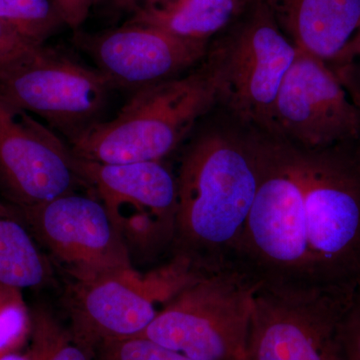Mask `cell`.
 I'll return each instance as SVG.
<instances>
[{
    "instance_id": "cell-21",
    "label": "cell",
    "mask_w": 360,
    "mask_h": 360,
    "mask_svg": "<svg viewBox=\"0 0 360 360\" xmlns=\"http://www.w3.org/2000/svg\"><path fill=\"white\" fill-rule=\"evenodd\" d=\"M341 341L345 359L360 360V279L355 284L352 300L343 317Z\"/></svg>"
},
{
    "instance_id": "cell-4",
    "label": "cell",
    "mask_w": 360,
    "mask_h": 360,
    "mask_svg": "<svg viewBox=\"0 0 360 360\" xmlns=\"http://www.w3.org/2000/svg\"><path fill=\"white\" fill-rule=\"evenodd\" d=\"M255 290L234 270L198 272L139 336L193 360H245Z\"/></svg>"
},
{
    "instance_id": "cell-11",
    "label": "cell",
    "mask_w": 360,
    "mask_h": 360,
    "mask_svg": "<svg viewBox=\"0 0 360 360\" xmlns=\"http://www.w3.org/2000/svg\"><path fill=\"white\" fill-rule=\"evenodd\" d=\"M86 184L70 146L27 111L0 97V195L16 207L41 205Z\"/></svg>"
},
{
    "instance_id": "cell-22",
    "label": "cell",
    "mask_w": 360,
    "mask_h": 360,
    "mask_svg": "<svg viewBox=\"0 0 360 360\" xmlns=\"http://www.w3.org/2000/svg\"><path fill=\"white\" fill-rule=\"evenodd\" d=\"M40 46L26 41L18 33L0 20V63H6Z\"/></svg>"
},
{
    "instance_id": "cell-19",
    "label": "cell",
    "mask_w": 360,
    "mask_h": 360,
    "mask_svg": "<svg viewBox=\"0 0 360 360\" xmlns=\"http://www.w3.org/2000/svg\"><path fill=\"white\" fill-rule=\"evenodd\" d=\"M32 333V314L22 291L0 288V354L20 352Z\"/></svg>"
},
{
    "instance_id": "cell-20",
    "label": "cell",
    "mask_w": 360,
    "mask_h": 360,
    "mask_svg": "<svg viewBox=\"0 0 360 360\" xmlns=\"http://www.w3.org/2000/svg\"><path fill=\"white\" fill-rule=\"evenodd\" d=\"M94 360H193L144 336L104 341L92 350Z\"/></svg>"
},
{
    "instance_id": "cell-6",
    "label": "cell",
    "mask_w": 360,
    "mask_h": 360,
    "mask_svg": "<svg viewBox=\"0 0 360 360\" xmlns=\"http://www.w3.org/2000/svg\"><path fill=\"white\" fill-rule=\"evenodd\" d=\"M354 288H257L245 360H347L341 326Z\"/></svg>"
},
{
    "instance_id": "cell-24",
    "label": "cell",
    "mask_w": 360,
    "mask_h": 360,
    "mask_svg": "<svg viewBox=\"0 0 360 360\" xmlns=\"http://www.w3.org/2000/svg\"><path fill=\"white\" fill-rule=\"evenodd\" d=\"M357 58H360V25L359 30L355 32L354 37L345 45L336 61L341 63V65H348Z\"/></svg>"
},
{
    "instance_id": "cell-26",
    "label": "cell",
    "mask_w": 360,
    "mask_h": 360,
    "mask_svg": "<svg viewBox=\"0 0 360 360\" xmlns=\"http://www.w3.org/2000/svg\"><path fill=\"white\" fill-rule=\"evenodd\" d=\"M0 360H28V357L20 352H4L0 354Z\"/></svg>"
},
{
    "instance_id": "cell-2",
    "label": "cell",
    "mask_w": 360,
    "mask_h": 360,
    "mask_svg": "<svg viewBox=\"0 0 360 360\" xmlns=\"http://www.w3.org/2000/svg\"><path fill=\"white\" fill-rule=\"evenodd\" d=\"M258 179L257 141L217 132L198 137L176 175L174 257L200 272L231 269Z\"/></svg>"
},
{
    "instance_id": "cell-25",
    "label": "cell",
    "mask_w": 360,
    "mask_h": 360,
    "mask_svg": "<svg viewBox=\"0 0 360 360\" xmlns=\"http://www.w3.org/2000/svg\"><path fill=\"white\" fill-rule=\"evenodd\" d=\"M116 11L124 13H136L143 6L146 0H110Z\"/></svg>"
},
{
    "instance_id": "cell-23",
    "label": "cell",
    "mask_w": 360,
    "mask_h": 360,
    "mask_svg": "<svg viewBox=\"0 0 360 360\" xmlns=\"http://www.w3.org/2000/svg\"><path fill=\"white\" fill-rule=\"evenodd\" d=\"M65 25L77 28L89 16L94 0H52Z\"/></svg>"
},
{
    "instance_id": "cell-14",
    "label": "cell",
    "mask_w": 360,
    "mask_h": 360,
    "mask_svg": "<svg viewBox=\"0 0 360 360\" xmlns=\"http://www.w3.org/2000/svg\"><path fill=\"white\" fill-rule=\"evenodd\" d=\"M296 49L336 60L360 25V0H260Z\"/></svg>"
},
{
    "instance_id": "cell-15",
    "label": "cell",
    "mask_w": 360,
    "mask_h": 360,
    "mask_svg": "<svg viewBox=\"0 0 360 360\" xmlns=\"http://www.w3.org/2000/svg\"><path fill=\"white\" fill-rule=\"evenodd\" d=\"M250 0H165L143 6L129 23L151 26L191 41L207 42L240 11Z\"/></svg>"
},
{
    "instance_id": "cell-8",
    "label": "cell",
    "mask_w": 360,
    "mask_h": 360,
    "mask_svg": "<svg viewBox=\"0 0 360 360\" xmlns=\"http://www.w3.org/2000/svg\"><path fill=\"white\" fill-rule=\"evenodd\" d=\"M85 184L94 187L131 252L172 251L177 212L176 175L162 160L106 165L77 158Z\"/></svg>"
},
{
    "instance_id": "cell-10",
    "label": "cell",
    "mask_w": 360,
    "mask_h": 360,
    "mask_svg": "<svg viewBox=\"0 0 360 360\" xmlns=\"http://www.w3.org/2000/svg\"><path fill=\"white\" fill-rule=\"evenodd\" d=\"M270 132L305 150L360 139V108L326 61L297 49L272 112Z\"/></svg>"
},
{
    "instance_id": "cell-3",
    "label": "cell",
    "mask_w": 360,
    "mask_h": 360,
    "mask_svg": "<svg viewBox=\"0 0 360 360\" xmlns=\"http://www.w3.org/2000/svg\"><path fill=\"white\" fill-rule=\"evenodd\" d=\"M220 53L184 77L135 91L113 120L71 139L80 160L122 165L162 160L175 150L220 96Z\"/></svg>"
},
{
    "instance_id": "cell-17",
    "label": "cell",
    "mask_w": 360,
    "mask_h": 360,
    "mask_svg": "<svg viewBox=\"0 0 360 360\" xmlns=\"http://www.w3.org/2000/svg\"><path fill=\"white\" fill-rule=\"evenodd\" d=\"M30 314L28 360H94L91 352L75 340L70 329L65 328L51 310L35 305Z\"/></svg>"
},
{
    "instance_id": "cell-5",
    "label": "cell",
    "mask_w": 360,
    "mask_h": 360,
    "mask_svg": "<svg viewBox=\"0 0 360 360\" xmlns=\"http://www.w3.org/2000/svg\"><path fill=\"white\" fill-rule=\"evenodd\" d=\"M110 80L44 45L0 63V97L44 118L70 141L101 122Z\"/></svg>"
},
{
    "instance_id": "cell-7",
    "label": "cell",
    "mask_w": 360,
    "mask_h": 360,
    "mask_svg": "<svg viewBox=\"0 0 360 360\" xmlns=\"http://www.w3.org/2000/svg\"><path fill=\"white\" fill-rule=\"evenodd\" d=\"M194 276L187 262L172 257L148 281L131 271L73 281L66 296L71 333L91 354L104 341L141 335L160 311L156 304L165 305Z\"/></svg>"
},
{
    "instance_id": "cell-13",
    "label": "cell",
    "mask_w": 360,
    "mask_h": 360,
    "mask_svg": "<svg viewBox=\"0 0 360 360\" xmlns=\"http://www.w3.org/2000/svg\"><path fill=\"white\" fill-rule=\"evenodd\" d=\"M80 44L113 89L134 91L177 77L206 52V42L179 39L158 28L129 22L82 37Z\"/></svg>"
},
{
    "instance_id": "cell-1",
    "label": "cell",
    "mask_w": 360,
    "mask_h": 360,
    "mask_svg": "<svg viewBox=\"0 0 360 360\" xmlns=\"http://www.w3.org/2000/svg\"><path fill=\"white\" fill-rule=\"evenodd\" d=\"M302 195L283 257L291 290L354 288L360 279V150L296 148Z\"/></svg>"
},
{
    "instance_id": "cell-27",
    "label": "cell",
    "mask_w": 360,
    "mask_h": 360,
    "mask_svg": "<svg viewBox=\"0 0 360 360\" xmlns=\"http://www.w3.org/2000/svg\"><path fill=\"white\" fill-rule=\"evenodd\" d=\"M161 1H165V0H146V1H144L143 6H155V4H160Z\"/></svg>"
},
{
    "instance_id": "cell-16",
    "label": "cell",
    "mask_w": 360,
    "mask_h": 360,
    "mask_svg": "<svg viewBox=\"0 0 360 360\" xmlns=\"http://www.w3.org/2000/svg\"><path fill=\"white\" fill-rule=\"evenodd\" d=\"M53 276L45 255L15 206L0 198V288L34 290Z\"/></svg>"
},
{
    "instance_id": "cell-12",
    "label": "cell",
    "mask_w": 360,
    "mask_h": 360,
    "mask_svg": "<svg viewBox=\"0 0 360 360\" xmlns=\"http://www.w3.org/2000/svg\"><path fill=\"white\" fill-rule=\"evenodd\" d=\"M219 52V99L241 122L270 131L274 104L297 49L257 0L231 46Z\"/></svg>"
},
{
    "instance_id": "cell-28",
    "label": "cell",
    "mask_w": 360,
    "mask_h": 360,
    "mask_svg": "<svg viewBox=\"0 0 360 360\" xmlns=\"http://www.w3.org/2000/svg\"><path fill=\"white\" fill-rule=\"evenodd\" d=\"M360 71V70H359Z\"/></svg>"
},
{
    "instance_id": "cell-9",
    "label": "cell",
    "mask_w": 360,
    "mask_h": 360,
    "mask_svg": "<svg viewBox=\"0 0 360 360\" xmlns=\"http://www.w3.org/2000/svg\"><path fill=\"white\" fill-rule=\"evenodd\" d=\"M16 210L42 250L73 281L134 271L129 248L101 200L71 193Z\"/></svg>"
},
{
    "instance_id": "cell-18",
    "label": "cell",
    "mask_w": 360,
    "mask_h": 360,
    "mask_svg": "<svg viewBox=\"0 0 360 360\" xmlns=\"http://www.w3.org/2000/svg\"><path fill=\"white\" fill-rule=\"evenodd\" d=\"M0 20L34 45H44L65 25L52 0H0Z\"/></svg>"
}]
</instances>
